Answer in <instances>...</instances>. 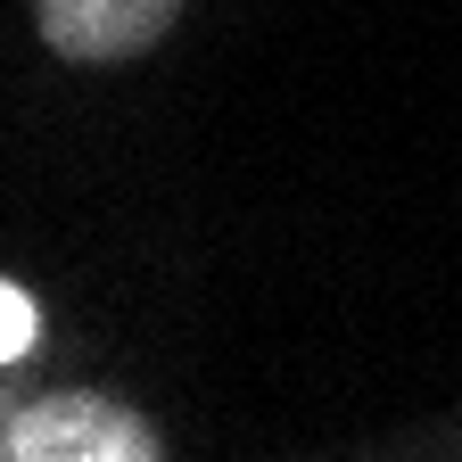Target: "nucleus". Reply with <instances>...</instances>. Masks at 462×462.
Returning <instances> with one entry per match:
<instances>
[{"instance_id":"obj_3","label":"nucleus","mask_w":462,"mask_h":462,"mask_svg":"<svg viewBox=\"0 0 462 462\" xmlns=\"http://www.w3.org/2000/svg\"><path fill=\"white\" fill-rule=\"evenodd\" d=\"M33 330H42L33 298H25L17 281H0V364H25L33 356Z\"/></svg>"},{"instance_id":"obj_1","label":"nucleus","mask_w":462,"mask_h":462,"mask_svg":"<svg viewBox=\"0 0 462 462\" xmlns=\"http://www.w3.org/2000/svg\"><path fill=\"white\" fill-rule=\"evenodd\" d=\"M0 454L9 462H157V430L99 388L67 396H25L0 413Z\"/></svg>"},{"instance_id":"obj_2","label":"nucleus","mask_w":462,"mask_h":462,"mask_svg":"<svg viewBox=\"0 0 462 462\" xmlns=\"http://www.w3.org/2000/svg\"><path fill=\"white\" fill-rule=\"evenodd\" d=\"M182 0H33V25L58 58H83V67H107V58H141L173 33Z\"/></svg>"}]
</instances>
